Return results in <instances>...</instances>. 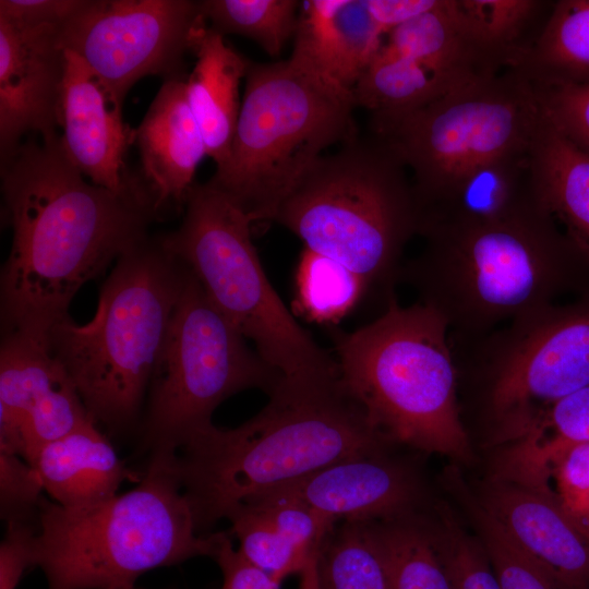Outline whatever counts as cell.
Instances as JSON below:
<instances>
[{"mask_svg":"<svg viewBox=\"0 0 589 589\" xmlns=\"http://www.w3.org/2000/svg\"><path fill=\"white\" fill-rule=\"evenodd\" d=\"M354 108L350 91L290 58L251 62L228 158L207 183L252 224L274 221L324 151L358 135Z\"/></svg>","mask_w":589,"mask_h":589,"instance_id":"obj_8","label":"cell"},{"mask_svg":"<svg viewBox=\"0 0 589 589\" xmlns=\"http://www.w3.org/2000/svg\"><path fill=\"white\" fill-rule=\"evenodd\" d=\"M134 143L140 151V176L152 194L156 215L185 205L207 151L183 77L165 80L134 130Z\"/></svg>","mask_w":589,"mask_h":589,"instance_id":"obj_18","label":"cell"},{"mask_svg":"<svg viewBox=\"0 0 589 589\" xmlns=\"http://www.w3.org/2000/svg\"><path fill=\"white\" fill-rule=\"evenodd\" d=\"M512 67L537 87L589 83V0L557 1Z\"/></svg>","mask_w":589,"mask_h":589,"instance_id":"obj_26","label":"cell"},{"mask_svg":"<svg viewBox=\"0 0 589 589\" xmlns=\"http://www.w3.org/2000/svg\"><path fill=\"white\" fill-rule=\"evenodd\" d=\"M37 524L11 522L0 544V589H15L31 566H35Z\"/></svg>","mask_w":589,"mask_h":589,"instance_id":"obj_41","label":"cell"},{"mask_svg":"<svg viewBox=\"0 0 589 589\" xmlns=\"http://www.w3.org/2000/svg\"><path fill=\"white\" fill-rule=\"evenodd\" d=\"M438 0H366L369 11L387 36L393 29L431 10Z\"/></svg>","mask_w":589,"mask_h":589,"instance_id":"obj_44","label":"cell"},{"mask_svg":"<svg viewBox=\"0 0 589 589\" xmlns=\"http://www.w3.org/2000/svg\"><path fill=\"white\" fill-rule=\"evenodd\" d=\"M184 273L159 240L146 239L116 262L92 321L68 316L46 336L93 420L111 433L137 423Z\"/></svg>","mask_w":589,"mask_h":589,"instance_id":"obj_6","label":"cell"},{"mask_svg":"<svg viewBox=\"0 0 589 589\" xmlns=\"http://www.w3.org/2000/svg\"><path fill=\"white\" fill-rule=\"evenodd\" d=\"M120 104L74 52L65 50L59 129L70 163L92 183L125 189L136 175L124 157L134 144V130L122 120Z\"/></svg>","mask_w":589,"mask_h":589,"instance_id":"obj_17","label":"cell"},{"mask_svg":"<svg viewBox=\"0 0 589 589\" xmlns=\"http://www.w3.org/2000/svg\"><path fill=\"white\" fill-rule=\"evenodd\" d=\"M62 25H27L0 17V155L26 134L60 135L65 72Z\"/></svg>","mask_w":589,"mask_h":589,"instance_id":"obj_14","label":"cell"},{"mask_svg":"<svg viewBox=\"0 0 589 589\" xmlns=\"http://www.w3.org/2000/svg\"><path fill=\"white\" fill-rule=\"evenodd\" d=\"M393 589H457L424 512L370 521Z\"/></svg>","mask_w":589,"mask_h":589,"instance_id":"obj_28","label":"cell"},{"mask_svg":"<svg viewBox=\"0 0 589 589\" xmlns=\"http://www.w3.org/2000/svg\"><path fill=\"white\" fill-rule=\"evenodd\" d=\"M356 107L371 112V120L398 117L449 93L414 60L384 40L356 85Z\"/></svg>","mask_w":589,"mask_h":589,"instance_id":"obj_29","label":"cell"},{"mask_svg":"<svg viewBox=\"0 0 589 589\" xmlns=\"http://www.w3.org/2000/svg\"><path fill=\"white\" fill-rule=\"evenodd\" d=\"M321 589H393L370 521H341L317 555Z\"/></svg>","mask_w":589,"mask_h":589,"instance_id":"obj_31","label":"cell"},{"mask_svg":"<svg viewBox=\"0 0 589 589\" xmlns=\"http://www.w3.org/2000/svg\"><path fill=\"white\" fill-rule=\"evenodd\" d=\"M12 229L0 281L8 332L46 339L79 289L146 240L157 216L140 175L121 191L92 183L68 159L60 135L27 139L1 160Z\"/></svg>","mask_w":589,"mask_h":589,"instance_id":"obj_1","label":"cell"},{"mask_svg":"<svg viewBox=\"0 0 589 589\" xmlns=\"http://www.w3.org/2000/svg\"><path fill=\"white\" fill-rule=\"evenodd\" d=\"M444 486L464 510L501 589H558L549 575L513 540L483 506L457 468L444 472Z\"/></svg>","mask_w":589,"mask_h":589,"instance_id":"obj_30","label":"cell"},{"mask_svg":"<svg viewBox=\"0 0 589 589\" xmlns=\"http://www.w3.org/2000/svg\"><path fill=\"white\" fill-rule=\"evenodd\" d=\"M206 25L200 1L87 0L61 41L123 104L145 76L183 77V57Z\"/></svg>","mask_w":589,"mask_h":589,"instance_id":"obj_13","label":"cell"},{"mask_svg":"<svg viewBox=\"0 0 589 589\" xmlns=\"http://www.w3.org/2000/svg\"><path fill=\"white\" fill-rule=\"evenodd\" d=\"M296 291L299 309L320 324H336L370 292L357 274L305 248L297 267Z\"/></svg>","mask_w":589,"mask_h":589,"instance_id":"obj_33","label":"cell"},{"mask_svg":"<svg viewBox=\"0 0 589 589\" xmlns=\"http://www.w3.org/2000/svg\"><path fill=\"white\" fill-rule=\"evenodd\" d=\"M534 88L545 119L589 155V83Z\"/></svg>","mask_w":589,"mask_h":589,"instance_id":"obj_40","label":"cell"},{"mask_svg":"<svg viewBox=\"0 0 589 589\" xmlns=\"http://www.w3.org/2000/svg\"><path fill=\"white\" fill-rule=\"evenodd\" d=\"M386 41L420 64L448 92L508 68L473 39L455 0H438L431 10L393 29Z\"/></svg>","mask_w":589,"mask_h":589,"instance_id":"obj_21","label":"cell"},{"mask_svg":"<svg viewBox=\"0 0 589 589\" xmlns=\"http://www.w3.org/2000/svg\"><path fill=\"white\" fill-rule=\"evenodd\" d=\"M274 221L386 301L399 283L404 250L418 236L419 208L407 169L390 147L374 134L357 135L315 163Z\"/></svg>","mask_w":589,"mask_h":589,"instance_id":"obj_7","label":"cell"},{"mask_svg":"<svg viewBox=\"0 0 589 589\" xmlns=\"http://www.w3.org/2000/svg\"><path fill=\"white\" fill-rule=\"evenodd\" d=\"M578 443H589V384L553 404L527 432L508 443L494 476L546 490L551 459Z\"/></svg>","mask_w":589,"mask_h":589,"instance_id":"obj_27","label":"cell"},{"mask_svg":"<svg viewBox=\"0 0 589 589\" xmlns=\"http://www.w3.org/2000/svg\"><path fill=\"white\" fill-rule=\"evenodd\" d=\"M385 302L371 323L330 332L342 386L389 443L467 461L446 322L419 301L402 306L392 294Z\"/></svg>","mask_w":589,"mask_h":589,"instance_id":"obj_4","label":"cell"},{"mask_svg":"<svg viewBox=\"0 0 589 589\" xmlns=\"http://www.w3.org/2000/svg\"><path fill=\"white\" fill-rule=\"evenodd\" d=\"M45 491L38 472L20 455L0 450V516L7 524H37Z\"/></svg>","mask_w":589,"mask_h":589,"instance_id":"obj_39","label":"cell"},{"mask_svg":"<svg viewBox=\"0 0 589 589\" xmlns=\"http://www.w3.org/2000/svg\"><path fill=\"white\" fill-rule=\"evenodd\" d=\"M94 421L71 378L51 389L26 414L21 426V457L29 462L45 445Z\"/></svg>","mask_w":589,"mask_h":589,"instance_id":"obj_36","label":"cell"},{"mask_svg":"<svg viewBox=\"0 0 589 589\" xmlns=\"http://www.w3.org/2000/svg\"><path fill=\"white\" fill-rule=\"evenodd\" d=\"M473 39L512 67L526 48L520 36L542 4L533 0H455Z\"/></svg>","mask_w":589,"mask_h":589,"instance_id":"obj_34","label":"cell"},{"mask_svg":"<svg viewBox=\"0 0 589 589\" xmlns=\"http://www.w3.org/2000/svg\"><path fill=\"white\" fill-rule=\"evenodd\" d=\"M299 589H321L317 576V556L312 558L300 573Z\"/></svg>","mask_w":589,"mask_h":589,"instance_id":"obj_45","label":"cell"},{"mask_svg":"<svg viewBox=\"0 0 589 589\" xmlns=\"http://www.w3.org/2000/svg\"><path fill=\"white\" fill-rule=\"evenodd\" d=\"M435 510L433 524L437 542L457 589H501L476 536L467 532L446 505Z\"/></svg>","mask_w":589,"mask_h":589,"instance_id":"obj_37","label":"cell"},{"mask_svg":"<svg viewBox=\"0 0 589 589\" xmlns=\"http://www.w3.org/2000/svg\"><path fill=\"white\" fill-rule=\"evenodd\" d=\"M448 340L457 383L471 386L484 432L510 443L553 404L589 384V296Z\"/></svg>","mask_w":589,"mask_h":589,"instance_id":"obj_10","label":"cell"},{"mask_svg":"<svg viewBox=\"0 0 589 589\" xmlns=\"http://www.w3.org/2000/svg\"><path fill=\"white\" fill-rule=\"evenodd\" d=\"M542 119L534 86L509 67L371 128L410 171L420 215L481 166L530 149Z\"/></svg>","mask_w":589,"mask_h":589,"instance_id":"obj_11","label":"cell"},{"mask_svg":"<svg viewBox=\"0 0 589 589\" xmlns=\"http://www.w3.org/2000/svg\"><path fill=\"white\" fill-rule=\"evenodd\" d=\"M268 494L302 502L336 522L388 520L424 512L419 477L386 450L342 459Z\"/></svg>","mask_w":589,"mask_h":589,"instance_id":"obj_15","label":"cell"},{"mask_svg":"<svg viewBox=\"0 0 589 589\" xmlns=\"http://www.w3.org/2000/svg\"><path fill=\"white\" fill-rule=\"evenodd\" d=\"M44 490L64 507H83L118 494L124 481L141 480L143 472L121 460L95 421L41 447L28 462Z\"/></svg>","mask_w":589,"mask_h":589,"instance_id":"obj_20","label":"cell"},{"mask_svg":"<svg viewBox=\"0 0 589 589\" xmlns=\"http://www.w3.org/2000/svg\"><path fill=\"white\" fill-rule=\"evenodd\" d=\"M252 225L227 194L207 182L195 183L181 226L159 242L284 378L338 377L336 359L298 324L269 283L252 241Z\"/></svg>","mask_w":589,"mask_h":589,"instance_id":"obj_9","label":"cell"},{"mask_svg":"<svg viewBox=\"0 0 589 589\" xmlns=\"http://www.w3.org/2000/svg\"><path fill=\"white\" fill-rule=\"evenodd\" d=\"M384 37L366 0L301 1L289 58L351 92Z\"/></svg>","mask_w":589,"mask_h":589,"instance_id":"obj_19","label":"cell"},{"mask_svg":"<svg viewBox=\"0 0 589 589\" xmlns=\"http://www.w3.org/2000/svg\"><path fill=\"white\" fill-rule=\"evenodd\" d=\"M192 52L196 61L185 79L187 98L207 156L219 168L229 155L241 107L239 85L251 61L208 24L197 35Z\"/></svg>","mask_w":589,"mask_h":589,"instance_id":"obj_22","label":"cell"},{"mask_svg":"<svg viewBox=\"0 0 589 589\" xmlns=\"http://www.w3.org/2000/svg\"><path fill=\"white\" fill-rule=\"evenodd\" d=\"M227 519L241 554L278 585L289 575L300 574L310 562L256 507L243 504Z\"/></svg>","mask_w":589,"mask_h":589,"instance_id":"obj_35","label":"cell"},{"mask_svg":"<svg viewBox=\"0 0 589 589\" xmlns=\"http://www.w3.org/2000/svg\"><path fill=\"white\" fill-rule=\"evenodd\" d=\"M267 405L233 429L214 424L177 454L173 471L196 530L214 526L239 506L322 468L393 445L370 423L340 376L281 378Z\"/></svg>","mask_w":589,"mask_h":589,"instance_id":"obj_2","label":"cell"},{"mask_svg":"<svg viewBox=\"0 0 589 589\" xmlns=\"http://www.w3.org/2000/svg\"><path fill=\"white\" fill-rule=\"evenodd\" d=\"M281 378L185 267L147 394L141 452L147 460L173 459L213 425V412L224 400L252 388L271 394Z\"/></svg>","mask_w":589,"mask_h":589,"instance_id":"obj_12","label":"cell"},{"mask_svg":"<svg viewBox=\"0 0 589 589\" xmlns=\"http://www.w3.org/2000/svg\"><path fill=\"white\" fill-rule=\"evenodd\" d=\"M69 378L46 339L19 330L7 332L0 349V450L21 456L24 418L51 389Z\"/></svg>","mask_w":589,"mask_h":589,"instance_id":"obj_25","label":"cell"},{"mask_svg":"<svg viewBox=\"0 0 589 589\" xmlns=\"http://www.w3.org/2000/svg\"><path fill=\"white\" fill-rule=\"evenodd\" d=\"M213 558L223 574L221 589H278L279 587L268 574L254 566L233 548L226 532H223Z\"/></svg>","mask_w":589,"mask_h":589,"instance_id":"obj_43","label":"cell"},{"mask_svg":"<svg viewBox=\"0 0 589 589\" xmlns=\"http://www.w3.org/2000/svg\"><path fill=\"white\" fill-rule=\"evenodd\" d=\"M531 166L542 204L589 273V155L543 116L531 146Z\"/></svg>","mask_w":589,"mask_h":589,"instance_id":"obj_23","label":"cell"},{"mask_svg":"<svg viewBox=\"0 0 589 589\" xmlns=\"http://www.w3.org/2000/svg\"><path fill=\"white\" fill-rule=\"evenodd\" d=\"M87 0H1L0 17L27 24L64 25L75 16Z\"/></svg>","mask_w":589,"mask_h":589,"instance_id":"obj_42","label":"cell"},{"mask_svg":"<svg viewBox=\"0 0 589 589\" xmlns=\"http://www.w3.org/2000/svg\"><path fill=\"white\" fill-rule=\"evenodd\" d=\"M134 589H141V588H134Z\"/></svg>","mask_w":589,"mask_h":589,"instance_id":"obj_46","label":"cell"},{"mask_svg":"<svg viewBox=\"0 0 589 589\" xmlns=\"http://www.w3.org/2000/svg\"><path fill=\"white\" fill-rule=\"evenodd\" d=\"M546 477L562 507L589 532V443L558 450L549 464Z\"/></svg>","mask_w":589,"mask_h":589,"instance_id":"obj_38","label":"cell"},{"mask_svg":"<svg viewBox=\"0 0 589 589\" xmlns=\"http://www.w3.org/2000/svg\"><path fill=\"white\" fill-rule=\"evenodd\" d=\"M301 1L203 0L200 7L208 26L224 35L255 41L271 57H279L293 38Z\"/></svg>","mask_w":589,"mask_h":589,"instance_id":"obj_32","label":"cell"},{"mask_svg":"<svg viewBox=\"0 0 589 589\" xmlns=\"http://www.w3.org/2000/svg\"><path fill=\"white\" fill-rule=\"evenodd\" d=\"M474 492L558 589H589V532L567 514L552 490L492 477Z\"/></svg>","mask_w":589,"mask_h":589,"instance_id":"obj_16","label":"cell"},{"mask_svg":"<svg viewBox=\"0 0 589 589\" xmlns=\"http://www.w3.org/2000/svg\"><path fill=\"white\" fill-rule=\"evenodd\" d=\"M405 262L399 283L436 311L454 337H473L554 303L579 269L588 273L541 200L489 223L437 225Z\"/></svg>","mask_w":589,"mask_h":589,"instance_id":"obj_3","label":"cell"},{"mask_svg":"<svg viewBox=\"0 0 589 589\" xmlns=\"http://www.w3.org/2000/svg\"><path fill=\"white\" fill-rule=\"evenodd\" d=\"M539 201L530 147L481 166L447 197L421 212L418 236L430 226L501 220Z\"/></svg>","mask_w":589,"mask_h":589,"instance_id":"obj_24","label":"cell"},{"mask_svg":"<svg viewBox=\"0 0 589 589\" xmlns=\"http://www.w3.org/2000/svg\"><path fill=\"white\" fill-rule=\"evenodd\" d=\"M173 460H147L135 488L93 505L44 497L35 566L48 589H134L147 570L215 556L223 532L199 534Z\"/></svg>","mask_w":589,"mask_h":589,"instance_id":"obj_5","label":"cell"}]
</instances>
